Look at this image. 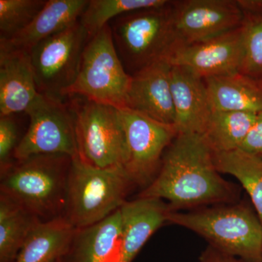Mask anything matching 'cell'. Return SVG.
Wrapping results in <instances>:
<instances>
[{
  "label": "cell",
  "instance_id": "6da1fadb",
  "mask_svg": "<svg viewBox=\"0 0 262 262\" xmlns=\"http://www.w3.org/2000/svg\"><path fill=\"white\" fill-rule=\"evenodd\" d=\"M237 196L236 188L217 170L206 139L192 133L178 134L156 177L139 194L166 201L173 211L230 204Z\"/></svg>",
  "mask_w": 262,
  "mask_h": 262
},
{
  "label": "cell",
  "instance_id": "7a4b0ae2",
  "mask_svg": "<svg viewBox=\"0 0 262 262\" xmlns=\"http://www.w3.org/2000/svg\"><path fill=\"white\" fill-rule=\"evenodd\" d=\"M72 158L39 155L13 163L1 173V195L41 221L63 215Z\"/></svg>",
  "mask_w": 262,
  "mask_h": 262
},
{
  "label": "cell",
  "instance_id": "3957f363",
  "mask_svg": "<svg viewBox=\"0 0 262 262\" xmlns=\"http://www.w3.org/2000/svg\"><path fill=\"white\" fill-rule=\"evenodd\" d=\"M168 222L189 229L220 252L247 262H262V224L244 204H224L186 213L172 211Z\"/></svg>",
  "mask_w": 262,
  "mask_h": 262
},
{
  "label": "cell",
  "instance_id": "277c9868",
  "mask_svg": "<svg viewBox=\"0 0 262 262\" xmlns=\"http://www.w3.org/2000/svg\"><path fill=\"white\" fill-rule=\"evenodd\" d=\"M133 184L122 167L99 168L72 160L63 216L77 229L104 220L121 208Z\"/></svg>",
  "mask_w": 262,
  "mask_h": 262
},
{
  "label": "cell",
  "instance_id": "5b68a950",
  "mask_svg": "<svg viewBox=\"0 0 262 262\" xmlns=\"http://www.w3.org/2000/svg\"><path fill=\"white\" fill-rule=\"evenodd\" d=\"M172 3L125 13L108 23L117 54L130 76L168 58L177 44Z\"/></svg>",
  "mask_w": 262,
  "mask_h": 262
},
{
  "label": "cell",
  "instance_id": "8992f818",
  "mask_svg": "<svg viewBox=\"0 0 262 262\" xmlns=\"http://www.w3.org/2000/svg\"><path fill=\"white\" fill-rule=\"evenodd\" d=\"M79 158L99 168L122 167L126 160L125 134L119 108L72 96Z\"/></svg>",
  "mask_w": 262,
  "mask_h": 262
},
{
  "label": "cell",
  "instance_id": "52a82bcc",
  "mask_svg": "<svg viewBox=\"0 0 262 262\" xmlns=\"http://www.w3.org/2000/svg\"><path fill=\"white\" fill-rule=\"evenodd\" d=\"M131 76L114 45L110 24L90 37L81 58L78 73L67 96H77L123 110Z\"/></svg>",
  "mask_w": 262,
  "mask_h": 262
},
{
  "label": "cell",
  "instance_id": "ba28073f",
  "mask_svg": "<svg viewBox=\"0 0 262 262\" xmlns=\"http://www.w3.org/2000/svg\"><path fill=\"white\" fill-rule=\"evenodd\" d=\"M89 33L80 20L29 51L38 93L63 100L78 73Z\"/></svg>",
  "mask_w": 262,
  "mask_h": 262
},
{
  "label": "cell",
  "instance_id": "9c48e42d",
  "mask_svg": "<svg viewBox=\"0 0 262 262\" xmlns=\"http://www.w3.org/2000/svg\"><path fill=\"white\" fill-rule=\"evenodd\" d=\"M25 113L29 117L28 130L19 141L13 159L20 161L39 155L78 156L75 121L70 105L39 94Z\"/></svg>",
  "mask_w": 262,
  "mask_h": 262
},
{
  "label": "cell",
  "instance_id": "30bf717a",
  "mask_svg": "<svg viewBox=\"0 0 262 262\" xmlns=\"http://www.w3.org/2000/svg\"><path fill=\"white\" fill-rule=\"evenodd\" d=\"M126 144L123 168L133 185L146 188L159 172L164 153L178 135L177 127L135 111L120 110Z\"/></svg>",
  "mask_w": 262,
  "mask_h": 262
},
{
  "label": "cell",
  "instance_id": "8fae6325",
  "mask_svg": "<svg viewBox=\"0 0 262 262\" xmlns=\"http://www.w3.org/2000/svg\"><path fill=\"white\" fill-rule=\"evenodd\" d=\"M172 8L177 44L218 37L238 28L245 18L237 0L173 1Z\"/></svg>",
  "mask_w": 262,
  "mask_h": 262
},
{
  "label": "cell",
  "instance_id": "7c38bea8",
  "mask_svg": "<svg viewBox=\"0 0 262 262\" xmlns=\"http://www.w3.org/2000/svg\"><path fill=\"white\" fill-rule=\"evenodd\" d=\"M243 56L242 25L191 44H177L168 56L170 64L187 67L203 78L239 73Z\"/></svg>",
  "mask_w": 262,
  "mask_h": 262
},
{
  "label": "cell",
  "instance_id": "4fadbf2b",
  "mask_svg": "<svg viewBox=\"0 0 262 262\" xmlns=\"http://www.w3.org/2000/svg\"><path fill=\"white\" fill-rule=\"evenodd\" d=\"M171 67L168 58H164L131 75L125 108L162 123L175 125Z\"/></svg>",
  "mask_w": 262,
  "mask_h": 262
},
{
  "label": "cell",
  "instance_id": "5bb4252c",
  "mask_svg": "<svg viewBox=\"0 0 262 262\" xmlns=\"http://www.w3.org/2000/svg\"><path fill=\"white\" fill-rule=\"evenodd\" d=\"M170 86L175 110V126L179 133L203 135L212 110L203 77L182 66L170 70Z\"/></svg>",
  "mask_w": 262,
  "mask_h": 262
},
{
  "label": "cell",
  "instance_id": "9a60e30c",
  "mask_svg": "<svg viewBox=\"0 0 262 262\" xmlns=\"http://www.w3.org/2000/svg\"><path fill=\"white\" fill-rule=\"evenodd\" d=\"M39 94L29 52L0 43V117L25 113Z\"/></svg>",
  "mask_w": 262,
  "mask_h": 262
},
{
  "label": "cell",
  "instance_id": "2e32d148",
  "mask_svg": "<svg viewBox=\"0 0 262 262\" xmlns=\"http://www.w3.org/2000/svg\"><path fill=\"white\" fill-rule=\"evenodd\" d=\"M122 228L117 262H132L160 227L168 222L171 208L163 200L139 198L120 208Z\"/></svg>",
  "mask_w": 262,
  "mask_h": 262
},
{
  "label": "cell",
  "instance_id": "e0dca14e",
  "mask_svg": "<svg viewBox=\"0 0 262 262\" xmlns=\"http://www.w3.org/2000/svg\"><path fill=\"white\" fill-rule=\"evenodd\" d=\"M122 228L120 208L104 220L77 229L63 262H117Z\"/></svg>",
  "mask_w": 262,
  "mask_h": 262
},
{
  "label": "cell",
  "instance_id": "ac0fdd59",
  "mask_svg": "<svg viewBox=\"0 0 262 262\" xmlns=\"http://www.w3.org/2000/svg\"><path fill=\"white\" fill-rule=\"evenodd\" d=\"M89 3V0H48L27 28L0 43L29 52L39 42L79 21Z\"/></svg>",
  "mask_w": 262,
  "mask_h": 262
},
{
  "label": "cell",
  "instance_id": "d6986e66",
  "mask_svg": "<svg viewBox=\"0 0 262 262\" xmlns=\"http://www.w3.org/2000/svg\"><path fill=\"white\" fill-rule=\"evenodd\" d=\"M212 112H262V82L241 73L204 78Z\"/></svg>",
  "mask_w": 262,
  "mask_h": 262
},
{
  "label": "cell",
  "instance_id": "ffe728a7",
  "mask_svg": "<svg viewBox=\"0 0 262 262\" xmlns=\"http://www.w3.org/2000/svg\"><path fill=\"white\" fill-rule=\"evenodd\" d=\"M77 229L64 216L40 221L33 227L14 262H57L64 257Z\"/></svg>",
  "mask_w": 262,
  "mask_h": 262
},
{
  "label": "cell",
  "instance_id": "44dd1931",
  "mask_svg": "<svg viewBox=\"0 0 262 262\" xmlns=\"http://www.w3.org/2000/svg\"><path fill=\"white\" fill-rule=\"evenodd\" d=\"M220 173L237 179L248 192L262 224V158L241 149L213 152Z\"/></svg>",
  "mask_w": 262,
  "mask_h": 262
},
{
  "label": "cell",
  "instance_id": "7402d4cb",
  "mask_svg": "<svg viewBox=\"0 0 262 262\" xmlns=\"http://www.w3.org/2000/svg\"><path fill=\"white\" fill-rule=\"evenodd\" d=\"M40 221L0 194V262L15 261L31 230Z\"/></svg>",
  "mask_w": 262,
  "mask_h": 262
},
{
  "label": "cell",
  "instance_id": "603a6c76",
  "mask_svg": "<svg viewBox=\"0 0 262 262\" xmlns=\"http://www.w3.org/2000/svg\"><path fill=\"white\" fill-rule=\"evenodd\" d=\"M257 114L213 112L203 136L213 152L239 149Z\"/></svg>",
  "mask_w": 262,
  "mask_h": 262
},
{
  "label": "cell",
  "instance_id": "cb8c5ba5",
  "mask_svg": "<svg viewBox=\"0 0 262 262\" xmlns=\"http://www.w3.org/2000/svg\"><path fill=\"white\" fill-rule=\"evenodd\" d=\"M168 3L167 0H89L80 22L91 37L120 15Z\"/></svg>",
  "mask_w": 262,
  "mask_h": 262
},
{
  "label": "cell",
  "instance_id": "d4e9b609",
  "mask_svg": "<svg viewBox=\"0 0 262 262\" xmlns=\"http://www.w3.org/2000/svg\"><path fill=\"white\" fill-rule=\"evenodd\" d=\"M46 0H0V40H9L32 23Z\"/></svg>",
  "mask_w": 262,
  "mask_h": 262
},
{
  "label": "cell",
  "instance_id": "484cf974",
  "mask_svg": "<svg viewBox=\"0 0 262 262\" xmlns=\"http://www.w3.org/2000/svg\"><path fill=\"white\" fill-rule=\"evenodd\" d=\"M239 73L262 82V16L244 13Z\"/></svg>",
  "mask_w": 262,
  "mask_h": 262
},
{
  "label": "cell",
  "instance_id": "4316f807",
  "mask_svg": "<svg viewBox=\"0 0 262 262\" xmlns=\"http://www.w3.org/2000/svg\"><path fill=\"white\" fill-rule=\"evenodd\" d=\"M18 127L13 115L0 117V169L5 171L13 163L15 150L18 146Z\"/></svg>",
  "mask_w": 262,
  "mask_h": 262
},
{
  "label": "cell",
  "instance_id": "83f0119b",
  "mask_svg": "<svg viewBox=\"0 0 262 262\" xmlns=\"http://www.w3.org/2000/svg\"><path fill=\"white\" fill-rule=\"evenodd\" d=\"M239 149L262 158V112L257 114L252 127Z\"/></svg>",
  "mask_w": 262,
  "mask_h": 262
},
{
  "label": "cell",
  "instance_id": "f1b7e54d",
  "mask_svg": "<svg viewBox=\"0 0 262 262\" xmlns=\"http://www.w3.org/2000/svg\"><path fill=\"white\" fill-rule=\"evenodd\" d=\"M200 262H247L238 258L229 256L217 251L215 248L208 246L202 252L199 258Z\"/></svg>",
  "mask_w": 262,
  "mask_h": 262
},
{
  "label": "cell",
  "instance_id": "f546056e",
  "mask_svg": "<svg viewBox=\"0 0 262 262\" xmlns=\"http://www.w3.org/2000/svg\"><path fill=\"white\" fill-rule=\"evenodd\" d=\"M237 2L246 14L262 16V0H237Z\"/></svg>",
  "mask_w": 262,
  "mask_h": 262
},
{
  "label": "cell",
  "instance_id": "4dcf8cb0",
  "mask_svg": "<svg viewBox=\"0 0 262 262\" xmlns=\"http://www.w3.org/2000/svg\"><path fill=\"white\" fill-rule=\"evenodd\" d=\"M57 262H63V261H62V259H60L59 261H58Z\"/></svg>",
  "mask_w": 262,
  "mask_h": 262
}]
</instances>
